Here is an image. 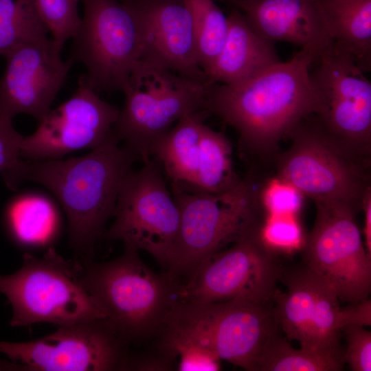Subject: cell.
I'll return each instance as SVG.
<instances>
[{"instance_id":"31","label":"cell","mask_w":371,"mask_h":371,"mask_svg":"<svg viewBox=\"0 0 371 371\" xmlns=\"http://www.w3.org/2000/svg\"><path fill=\"white\" fill-rule=\"evenodd\" d=\"M347 347L344 350L345 363L353 371L371 370V332L363 326L349 324L341 329Z\"/></svg>"},{"instance_id":"8","label":"cell","mask_w":371,"mask_h":371,"mask_svg":"<svg viewBox=\"0 0 371 371\" xmlns=\"http://www.w3.org/2000/svg\"><path fill=\"white\" fill-rule=\"evenodd\" d=\"M273 301L279 327L291 342L300 347L344 351L342 328L349 324L371 325V302L363 300L341 307L333 287L302 262H285Z\"/></svg>"},{"instance_id":"27","label":"cell","mask_w":371,"mask_h":371,"mask_svg":"<svg viewBox=\"0 0 371 371\" xmlns=\"http://www.w3.org/2000/svg\"><path fill=\"white\" fill-rule=\"evenodd\" d=\"M49 33L34 0H0V56L19 44Z\"/></svg>"},{"instance_id":"11","label":"cell","mask_w":371,"mask_h":371,"mask_svg":"<svg viewBox=\"0 0 371 371\" xmlns=\"http://www.w3.org/2000/svg\"><path fill=\"white\" fill-rule=\"evenodd\" d=\"M84 14L71 38L69 58L87 69L80 77L97 93L122 91L142 57L137 23L121 1L82 0Z\"/></svg>"},{"instance_id":"30","label":"cell","mask_w":371,"mask_h":371,"mask_svg":"<svg viewBox=\"0 0 371 371\" xmlns=\"http://www.w3.org/2000/svg\"><path fill=\"white\" fill-rule=\"evenodd\" d=\"M259 205L265 215L298 216L304 196L293 185L278 175L257 186Z\"/></svg>"},{"instance_id":"12","label":"cell","mask_w":371,"mask_h":371,"mask_svg":"<svg viewBox=\"0 0 371 371\" xmlns=\"http://www.w3.org/2000/svg\"><path fill=\"white\" fill-rule=\"evenodd\" d=\"M115 221L106 238L150 254L166 269L180 223V211L159 164L150 158L124 177Z\"/></svg>"},{"instance_id":"28","label":"cell","mask_w":371,"mask_h":371,"mask_svg":"<svg viewBox=\"0 0 371 371\" xmlns=\"http://www.w3.org/2000/svg\"><path fill=\"white\" fill-rule=\"evenodd\" d=\"M257 233L269 249L282 256L300 251L306 236L294 215H265Z\"/></svg>"},{"instance_id":"24","label":"cell","mask_w":371,"mask_h":371,"mask_svg":"<svg viewBox=\"0 0 371 371\" xmlns=\"http://www.w3.org/2000/svg\"><path fill=\"white\" fill-rule=\"evenodd\" d=\"M232 158V146L227 137L203 124L197 172L188 192L221 193L238 185L242 179L235 171Z\"/></svg>"},{"instance_id":"19","label":"cell","mask_w":371,"mask_h":371,"mask_svg":"<svg viewBox=\"0 0 371 371\" xmlns=\"http://www.w3.org/2000/svg\"><path fill=\"white\" fill-rule=\"evenodd\" d=\"M234 6L254 32L272 42L292 43L315 57L333 43L321 0H249Z\"/></svg>"},{"instance_id":"25","label":"cell","mask_w":371,"mask_h":371,"mask_svg":"<svg viewBox=\"0 0 371 371\" xmlns=\"http://www.w3.org/2000/svg\"><path fill=\"white\" fill-rule=\"evenodd\" d=\"M344 364V350L295 348L279 330L265 347L256 371H338Z\"/></svg>"},{"instance_id":"26","label":"cell","mask_w":371,"mask_h":371,"mask_svg":"<svg viewBox=\"0 0 371 371\" xmlns=\"http://www.w3.org/2000/svg\"><path fill=\"white\" fill-rule=\"evenodd\" d=\"M191 15L197 62L206 76L220 54L228 32V19L214 0H183Z\"/></svg>"},{"instance_id":"18","label":"cell","mask_w":371,"mask_h":371,"mask_svg":"<svg viewBox=\"0 0 371 371\" xmlns=\"http://www.w3.org/2000/svg\"><path fill=\"white\" fill-rule=\"evenodd\" d=\"M135 19L142 57L208 85L199 67L192 18L183 0H120Z\"/></svg>"},{"instance_id":"1","label":"cell","mask_w":371,"mask_h":371,"mask_svg":"<svg viewBox=\"0 0 371 371\" xmlns=\"http://www.w3.org/2000/svg\"><path fill=\"white\" fill-rule=\"evenodd\" d=\"M120 142L113 131L102 144L80 157L21 158L3 181L14 191L27 182L47 188L67 216L70 246L91 256L106 223L114 215L124 177L139 160Z\"/></svg>"},{"instance_id":"5","label":"cell","mask_w":371,"mask_h":371,"mask_svg":"<svg viewBox=\"0 0 371 371\" xmlns=\"http://www.w3.org/2000/svg\"><path fill=\"white\" fill-rule=\"evenodd\" d=\"M0 292L12 306L14 327L40 322L68 326L106 317L82 285L79 265L65 260L54 247L42 257L25 253L17 271L0 275Z\"/></svg>"},{"instance_id":"23","label":"cell","mask_w":371,"mask_h":371,"mask_svg":"<svg viewBox=\"0 0 371 371\" xmlns=\"http://www.w3.org/2000/svg\"><path fill=\"white\" fill-rule=\"evenodd\" d=\"M333 43L365 72L371 69V0H321Z\"/></svg>"},{"instance_id":"21","label":"cell","mask_w":371,"mask_h":371,"mask_svg":"<svg viewBox=\"0 0 371 371\" xmlns=\"http://www.w3.org/2000/svg\"><path fill=\"white\" fill-rule=\"evenodd\" d=\"M3 225L9 239L27 250L53 247L63 229V217L58 203L45 192H19L6 203Z\"/></svg>"},{"instance_id":"7","label":"cell","mask_w":371,"mask_h":371,"mask_svg":"<svg viewBox=\"0 0 371 371\" xmlns=\"http://www.w3.org/2000/svg\"><path fill=\"white\" fill-rule=\"evenodd\" d=\"M290 147L276 156L278 176L314 203H340L361 210L370 188L368 164L339 144L313 114L290 133Z\"/></svg>"},{"instance_id":"9","label":"cell","mask_w":371,"mask_h":371,"mask_svg":"<svg viewBox=\"0 0 371 371\" xmlns=\"http://www.w3.org/2000/svg\"><path fill=\"white\" fill-rule=\"evenodd\" d=\"M282 257L263 243L256 229L230 247L204 258L188 277L176 284L173 302L273 301L285 263Z\"/></svg>"},{"instance_id":"13","label":"cell","mask_w":371,"mask_h":371,"mask_svg":"<svg viewBox=\"0 0 371 371\" xmlns=\"http://www.w3.org/2000/svg\"><path fill=\"white\" fill-rule=\"evenodd\" d=\"M316 216L300 251L302 262L325 279L340 302L370 298L371 257L357 222L359 211L340 203H315Z\"/></svg>"},{"instance_id":"29","label":"cell","mask_w":371,"mask_h":371,"mask_svg":"<svg viewBox=\"0 0 371 371\" xmlns=\"http://www.w3.org/2000/svg\"><path fill=\"white\" fill-rule=\"evenodd\" d=\"M38 12L52 34L54 44L63 49L78 30L82 19L79 0H34Z\"/></svg>"},{"instance_id":"17","label":"cell","mask_w":371,"mask_h":371,"mask_svg":"<svg viewBox=\"0 0 371 371\" xmlns=\"http://www.w3.org/2000/svg\"><path fill=\"white\" fill-rule=\"evenodd\" d=\"M61 52L47 36L19 44L4 56L0 115L27 114L38 124L45 117L74 64L63 60Z\"/></svg>"},{"instance_id":"4","label":"cell","mask_w":371,"mask_h":371,"mask_svg":"<svg viewBox=\"0 0 371 371\" xmlns=\"http://www.w3.org/2000/svg\"><path fill=\"white\" fill-rule=\"evenodd\" d=\"M171 192L180 223L166 273L176 282L188 277L208 256L249 236L264 218L251 175L224 192Z\"/></svg>"},{"instance_id":"10","label":"cell","mask_w":371,"mask_h":371,"mask_svg":"<svg viewBox=\"0 0 371 371\" xmlns=\"http://www.w3.org/2000/svg\"><path fill=\"white\" fill-rule=\"evenodd\" d=\"M333 43L312 62L314 114L345 150L368 163L371 147V82Z\"/></svg>"},{"instance_id":"34","label":"cell","mask_w":371,"mask_h":371,"mask_svg":"<svg viewBox=\"0 0 371 371\" xmlns=\"http://www.w3.org/2000/svg\"><path fill=\"white\" fill-rule=\"evenodd\" d=\"M214 1H223V2H228V3H232L234 5H236L238 3H242V2H244V1H249V0H214Z\"/></svg>"},{"instance_id":"22","label":"cell","mask_w":371,"mask_h":371,"mask_svg":"<svg viewBox=\"0 0 371 371\" xmlns=\"http://www.w3.org/2000/svg\"><path fill=\"white\" fill-rule=\"evenodd\" d=\"M209 114L200 109L186 115L152 146L150 157L159 164L171 188L191 190L199 162L201 128Z\"/></svg>"},{"instance_id":"33","label":"cell","mask_w":371,"mask_h":371,"mask_svg":"<svg viewBox=\"0 0 371 371\" xmlns=\"http://www.w3.org/2000/svg\"><path fill=\"white\" fill-rule=\"evenodd\" d=\"M364 213L363 236L364 245L368 254L371 257V190H367L361 206Z\"/></svg>"},{"instance_id":"32","label":"cell","mask_w":371,"mask_h":371,"mask_svg":"<svg viewBox=\"0 0 371 371\" xmlns=\"http://www.w3.org/2000/svg\"><path fill=\"white\" fill-rule=\"evenodd\" d=\"M13 119L0 115V175L3 177L13 170L20 159L24 137L14 127Z\"/></svg>"},{"instance_id":"15","label":"cell","mask_w":371,"mask_h":371,"mask_svg":"<svg viewBox=\"0 0 371 371\" xmlns=\"http://www.w3.org/2000/svg\"><path fill=\"white\" fill-rule=\"evenodd\" d=\"M126 343L105 318L58 329L25 342L0 341V352L23 370H123Z\"/></svg>"},{"instance_id":"2","label":"cell","mask_w":371,"mask_h":371,"mask_svg":"<svg viewBox=\"0 0 371 371\" xmlns=\"http://www.w3.org/2000/svg\"><path fill=\"white\" fill-rule=\"evenodd\" d=\"M315 56L300 49L289 60L235 86H207L204 109L238 133L241 152L276 157L281 140L315 114L316 101L309 69Z\"/></svg>"},{"instance_id":"6","label":"cell","mask_w":371,"mask_h":371,"mask_svg":"<svg viewBox=\"0 0 371 371\" xmlns=\"http://www.w3.org/2000/svg\"><path fill=\"white\" fill-rule=\"evenodd\" d=\"M207 86L140 59L122 91L124 102L113 126L115 135L140 161L149 159L153 144L174 124L204 109Z\"/></svg>"},{"instance_id":"20","label":"cell","mask_w":371,"mask_h":371,"mask_svg":"<svg viewBox=\"0 0 371 371\" xmlns=\"http://www.w3.org/2000/svg\"><path fill=\"white\" fill-rule=\"evenodd\" d=\"M227 19V37L207 74L208 85L235 86L282 61L274 42L254 32L238 8L232 9Z\"/></svg>"},{"instance_id":"14","label":"cell","mask_w":371,"mask_h":371,"mask_svg":"<svg viewBox=\"0 0 371 371\" xmlns=\"http://www.w3.org/2000/svg\"><path fill=\"white\" fill-rule=\"evenodd\" d=\"M167 317L195 332L221 359L247 371H256L265 347L280 330L273 301L234 299L203 304L173 302Z\"/></svg>"},{"instance_id":"16","label":"cell","mask_w":371,"mask_h":371,"mask_svg":"<svg viewBox=\"0 0 371 371\" xmlns=\"http://www.w3.org/2000/svg\"><path fill=\"white\" fill-rule=\"evenodd\" d=\"M120 109L103 100L80 76L71 96L50 109L36 130L24 136L23 159H60L81 149L93 150L113 133Z\"/></svg>"},{"instance_id":"3","label":"cell","mask_w":371,"mask_h":371,"mask_svg":"<svg viewBox=\"0 0 371 371\" xmlns=\"http://www.w3.org/2000/svg\"><path fill=\"white\" fill-rule=\"evenodd\" d=\"M81 282L105 314L115 333L126 343L159 333L174 299L175 283L125 247L113 260L79 265Z\"/></svg>"}]
</instances>
